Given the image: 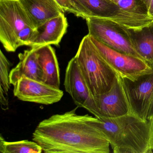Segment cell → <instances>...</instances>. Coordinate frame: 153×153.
I'll list each match as a JSON object with an SVG mask.
<instances>
[{
    "label": "cell",
    "instance_id": "cell-14",
    "mask_svg": "<svg viewBox=\"0 0 153 153\" xmlns=\"http://www.w3.org/2000/svg\"><path fill=\"white\" fill-rule=\"evenodd\" d=\"M36 49L31 48L19 54V62L10 73L11 85H14L23 76L42 81V72L38 63Z\"/></svg>",
    "mask_w": 153,
    "mask_h": 153
},
{
    "label": "cell",
    "instance_id": "cell-12",
    "mask_svg": "<svg viewBox=\"0 0 153 153\" xmlns=\"http://www.w3.org/2000/svg\"><path fill=\"white\" fill-rule=\"evenodd\" d=\"M34 29L64 13L56 0H19Z\"/></svg>",
    "mask_w": 153,
    "mask_h": 153
},
{
    "label": "cell",
    "instance_id": "cell-11",
    "mask_svg": "<svg viewBox=\"0 0 153 153\" xmlns=\"http://www.w3.org/2000/svg\"><path fill=\"white\" fill-rule=\"evenodd\" d=\"M68 26L67 18L64 13H62L35 29L28 46L35 48L44 45H59Z\"/></svg>",
    "mask_w": 153,
    "mask_h": 153
},
{
    "label": "cell",
    "instance_id": "cell-7",
    "mask_svg": "<svg viewBox=\"0 0 153 153\" xmlns=\"http://www.w3.org/2000/svg\"><path fill=\"white\" fill-rule=\"evenodd\" d=\"M120 77L129 105L130 113L147 120L153 101V70L132 80Z\"/></svg>",
    "mask_w": 153,
    "mask_h": 153
},
{
    "label": "cell",
    "instance_id": "cell-17",
    "mask_svg": "<svg viewBox=\"0 0 153 153\" xmlns=\"http://www.w3.org/2000/svg\"><path fill=\"white\" fill-rule=\"evenodd\" d=\"M11 63L7 59L2 51L0 52V93L8 97V93L10 88V73Z\"/></svg>",
    "mask_w": 153,
    "mask_h": 153
},
{
    "label": "cell",
    "instance_id": "cell-9",
    "mask_svg": "<svg viewBox=\"0 0 153 153\" xmlns=\"http://www.w3.org/2000/svg\"><path fill=\"white\" fill-rule=\"evenodd\" d=\"M14 86V96L24 102L49 105L59 102L63 96V91L60 88L25 76Z\"/></svg>",
    "mask_w": 153,
    "mask_h": 153
},
{
    "label": "cell",
    "instance_id": "cell-10",
    "mask_svg": "<svg viewBox=\"0 0 153 153\" xmlns=\"http://www.w3.org/2000/svg\"><path fill=\"white\" fill-rule=\"evenodd\" d=\"M100 118H114L130 113L129 105L122 83L117 76L111 88L96 102Z\"/></svg>",
    "mask_w": 153,
    "mask_h": 153
},
{
    "label": "cell",
    "instance_id": "cell-13",
    "mask_svg": "<svg viewBox=\"0 0 153 153\" xmlns=\"http://www.w3.org/2000/svg\"><path fill=\"white\" fill-rule=\"evenodd\" d=\"M123 27L138 54L153 67V20L139 28Z\"/></svg>",
    "mask_w": 153,
    "mask_h": 153
},
{
    "label": "cell",
    "instance_id": "cell-6",
    "mask_svg": "<svg viewBox=\"0 0 153 153\" xmlns=\"http://www.w3.org/2000/svg\"><path fill=\"white\" fill-rule=\"evenodd\" d=\"M90 37L102 57L119 76L132 80L153 71V67L142 59L115 51Z\"/></svg>",
    "mask_w": 153,
    "mask_h": 153
},
{
    "label": "cell",
    "instance_id": "cell-20",
    "mask_svg": "<svg viewBox=\"0 0 153 153\" xmlns=\"http://www.w3.org/2000/svg\"><path fill=\"white\" fill-rule=\"evenodd\" d=\"M147 119H153V101L149 107Z\"/></svg>",
    "mask_w": 153,
    "mask_h": 153
},
{
    "label": "cell",
    "instance_id": "cell-18",
    "mask_svg": "<svg viewBox=\"0 0 153 153\" xmlns=\"http://www.w3.org/2000/svg\"><path fill=\"white\" fill-rule=\"evenodd\" d=\"M120 7L129 12L149 16L148 9L140 0H111Z\"/></svg>",
    "mask_w": 153,
    "mask_h": 153
},
{
    "label": "cell",
    "instance_id": "cell-15",
    "mask_svg": "<svg viewBox=\"0 0 153 153\" xmlns=\"http://www.w3.org/2000/svg\"><path fill=\"white\" fill-rule=\"evenodd\" d=\"M36 54L42 72V82L55 88H60L59 68L54 49L51 45L40 46L37 47Z\"/></svg>",
    "mask_w": 153,
    "mask_h": 153
},
{
    "label": "cell",
    "instance_id": "cell-22",
    "mask_svg": "<svg viewBox=\"0 0 153 153\" xmlns=\"http://www.w3.org/2000/svg\"><path fill=\"white\" fill-rule=\"evenodd\" d=\"M140 1L147 7L148 9H149L151 0H140Z\"/></svg>",
    "mask_w": 153,
    "mask_h": 153
},
{
    "label": "cell",
    "instance_id": "cell-8",
    "mask_svg": "<svg viewBox=\"0 0 153 153\" xmlns=\"http://www.w3.org/2000/svg\"><path fill=\"white\" fill-rule=\"evenodd\" d=\"M66 92L71 96L78 107L83 108L100 118L98 106L94 97L81 73L76 57L69 62L64 82Z\"/></svg>",
    "mask_w": 153,
    "mask_h": 153
},
{
    "label": "cell",
    "instance_id": "cell-16",
    "mask_svg": "<svg viewBox=\"0 0 153 153\" xmlns=\"http://www.w3.org/2000/svg\"><path fill=\"white\" fill-rule=\"evenodd\" d=\"M0 152L2 153H41L42 147L34 141L25 140L9 142L1 136Z\"/></svg>",
    "mask_w": 153,
    "mask_h": 153
},
{
    "label": "cell",
    "instance_id": "cell-5",
    "mask_svg": "<svg viewBox=\"0 0 153 153\" xmlns=\"http://www.w3.org/2000/svg\"><path fill=\"white\" fill-rule=\"evenodd\" d=\"M85 19L90 36L115 51L142 59L123 25L105 19L89 17Z\"/></svg>",
    "mask_w": 153,
    "mask_h": 153
},
{
    "label": "cell",
    "instance_id": "cell-21",
    "mask_svg": "<svg viewBox=\"0 0 153 153\" xmlns=\"http://www.w3.org/2000/svg\"><path fill=\"white\" fill-rule=\"evenodd\" d=\"M148 14L151 17L153 18V0H151L148 9Z\"/></svg>",
    "mask_w": 153,
    "mask_h": 153
},
{
    "label": "cell",
    "instance_id": "cell-4",
    "mask_svg": "<svg viewBox=\"0 0 153 153\" xmlns=\"http://www.w3.org/2000/svg\"><path fill=\"white\" fill-rule=\"evenodd\" d=\"M28 27L32 25L19 0H0V41L7 51H16L19 33Z\"/></svg>",
    "mask_w": 153,
    "mask_h": 153
},
{
    "label": "cell",
    "instance_id": "cell-2",
    "mask_svg": "<svg viewBox=\"0 0 153 153\" xmlns=\"http://www.w3.org/2000/svg\"><path fill=\"white\" fill-rule=\"evenodd\" d=\"M89 123L102 132L114 153L153 151V119L142 120L130 113L114 118L90 116Z\"/></svg>",
    "mask_w": 153,
    "mask_h": 153
},
{
    "label": "cell",
    "instance_id": "cell-3",
    "mask_svg": "<svg viewBox=\"0 0 153 153\" xmlns=\"http://www.w3.org/2000/svg\"><path fill=\"white\" fill-rule=\"evenodd\" d=\"M75 57L97 102L111 88L118 75L102 57L88 34L82 39Z\"/></svg>",
    "mask_w": 153,
    "mask_h": 153
},
{
    "label": "cell",
    "instance_id": "cell-1",
    "mask_svg": "<svg viewBox=\"0 0 153 153\" xmlns=\"http://www.w3.org/2000/svg\"><path fill=\"white\" fill-rule=\"evenodd\" d=\"M77 108L53 114L38 124L33 140L43 153H110L109 141L89 123L90 115L77 114Z\"/></svg>",
    "mask_w": 153,
    "mask_h": 153
},
{
    "label": "cell",
    "instance_id": "cell-19",
    "mask_svg": "<svg viewBox=\"0 0 153 153\" xmlns=\"http://www.w3.org/2000/svg\"><path fill=\"white\" fill-rule=\"evenodd\" d=\"M64 12L72 13L79 17L83 18V15L75 7L71 0H56Z\"/></svg>",
    "mask_w": 153,
    "mask_h": 153
}]
</instances>
